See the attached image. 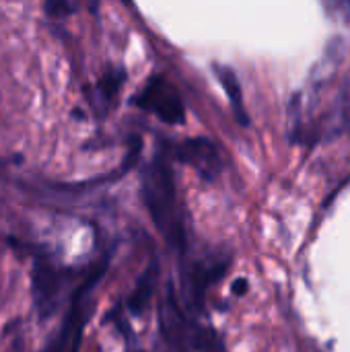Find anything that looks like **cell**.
Listing matches in <instances>:
<instances>
[{
  "mask_svg": "<svg viewBox=\"0 0 350 352\" xmlns=\"http://www.w3.org/2000/svg\"><path fill=\"white\" fill-rule=\"evenodd\" d=\"M142 200L165 243L177 252H186L188 235L184 223V208L177 198L171 165L161 155L155 157V161L146 165L142 173Z\"/></svg>",
  "mask_w": 350,
  "mask_h": 352,
  "instance_id": "1",
  "label": "cell"
},
{
  "mask_svg": "<svg viewBox=\"0 0 350 352\" xmlns=\"http://www.w3.org/2000/svg\"><path fill=\"white\" fill-rule=\"evenodd\" d=\"M159 340L161 352H227L221 336L184 307L171 285L159 305Z\"/></svg>",
  "mask_w": 350,
  "mask_h": 352,
  "instance_id": "2",
  "label": "cell"
},
{
  "mask_svg": "<svg viewBox=\"0 0 350 352\" xmlns=\"http://www.w3.org/2000/svg\"><path fill=\"white\" fill-rule=\"evenodd\" d=\"M134 103L153 116H157L161 122L171 126H182L186 122V107L184 101L173 87L171 80H167L163 74H153L146 85L136 95Z\"/></svg>",
  "mask_w": 350,
  "mask_h": 352,
  "instance_id": "3",
  "label": "cell"
},
{
  "mask_svg": "<svg viewBox=\"0 0 350 352\" xmlns=\"http://www.w3.org/2000/svg\"><path fill=\"white\" fill-rule=\"evenodd\" d=\"M66 280L68 274L58 268L47 256H35L31 270V295L41 320H50L56 314Z\"/></svg>",
  "mask_w": 350,
  "mask_h": 352,
  "instance_id": "4",
  "label": "cell"
},
{
  "mask_svg": "<svg viewBox=\"0 0 350 352\" xmlns=\"http://www.w3.org/2000/svg\"><path fill=\"white\" fill-rule=\"evenodd\" d=\"M105 272V264H99L95 268H91V272L87 274V278L76 287V291L72 293L70 299V309L64 318L62 328L58 330V334L50 340V344L39 352H68L72 346V340L78 332H83L87 314H85V305H87V297L91 293V289L97 285V280L103 276Z\"/></svg>",
  "mask_w": 350,
  "mask_h": 352,
  "instance_id": "5",
  "label": "cell"
},
{
  "mask_svg": "<svg viewBox=\"0 0 350 352\" xmlns=\"http://www.w3.org/2000/svg\"><path fill=\"white\" fill-rule=\"evenodd\" d=\"M227 270V262H219V258H202L188 264L182 272V303L190 314H198L204 305V297L212 283H217Z\"/></svg>",
  "mask_w": 350,
  "mask_h": 352,
  "instance_id": "6",
  "label": "cell"
},
{
  "mask_svg": "<svg viewBox=\"0 0 350 352\" xmlns=\"http://www.w3.org/2000/svg\"><path fill=\"white\" fill-rule=\"evenodd\" d=\"M175 155L182 163L190 165L206 182H215L223 171L219 148L208 138H188L179 142Z\"/></svg>",
  "mask_w": 350,
  "mask_h": 352,
  "instance_id": "7",
  "label": "cell"
},
{
  "mask_svg": "<svg viewBox=\"0 0 350 352\" xmlns=\"http://www.w3.org/2000/svg\"><path fill=\"white\" fill-rule=\"evenodd\" d=\"M124 80H126V72L120 70V68H109L95 85V91L91 95V105L97 113H105L113 101L118 99L122 87H124Z\"/></svg>",
  "mask_w": 350,
  "mask_h": 352,
  "instance_id": "8",
  "label": "cell"
},
{
  "mask_svg": "<svg viewBox=\"0 0 350 352\" xmlns=\"http://www.w3.org/2000/svg\"><path fill=\"white\" fill-rule=\"evenodd\" d=\"M212 70H215L217 78L221 80V85H223V89H225V93L229 97V103H231L235 120L241 126H250V118H248V111H245V105H243V95H241V87H239L237 74L229 66H223V64H215Z\"/></svg>",
  "mask_w": 350,
  "mask_h": 352,
  "instance_id": "9",
  "label": "cell"
},
{
  "mask_svg": "<svg viewBox=\"0 0 350 352\" xmlns=\"http://www.w3.org/2000/svg\"><path fill=\"white\" fill-rule=\"evenodd\" d=\"M157 270H159L157 262H153V264H149V268L138 278V283H136V287H134V291H132V295L128 299V309L132 314L140 316L146 309V305H149V301L153 297V291H155V283H157V274H159Z\"/></svg>",
  "mask_w": 350,
  "mask_h": 352,
  "instance_id": "10",
  "label": "cell"
},
{
  "mask_svg": "<svg viewBox=\"0 0 350 352\" xmlns=\"http://www.w3.org/2000/svg\"><path fill=\"white\" fill-rule=\"evenodd\" d=\"M78 8V0H43V10L50 19H66Z\"/></svg>",
  "mask_w": 350,
  "mask_h": 352,
  "instance_id": "11",
  "label": "cell"
},
{
  "mask_svg": "<svg viewBox=\"0 0 350 352\" xmlns=\"http://www.w3.org/2000/svg\"><path fill=\"white\" fill-rule=\"evenodd\" d=\"M328 12L334 19L350 21V0H326Z\"/></svg>",
  "mask_w": 350,
  "mask_h": 352,
  "instance_id": "12",
  "label": "cell"
},
{
  "mask_svg": "<svg viewBox=\"0 0 350 352\" xmlns=\"http://www.w3.org/2000/svg\"><path fill=\"white\" fill-rule=\"evenodd\" d=\"M245 291H248V280H245V278H239V280L233 285V293L241 297V295H245Z\"/></svg>",
  "mask_w": 350,
  "mask_h": 352,
  "instance_id": "13",
  "label": "cell"
},
{
  "mask_svg": "<svg viewBox=\"0 0 350 352\" xmlns=\"http://www.w3.org/2000/svg\"><path fill=\"white\" fill-rule=\"evenodd\" d=\"M80 336H83V332H78V334L74 336V340H72V346H70V351L68 352H78V349H80Z\"/></svg>",
  "mask_w": 350,
  "mask_h": 352,
  "instance_id": "14",
  "label": "cell"
},
{
  "mask_svg": "<svg viewBox=\"0 0 350 352\" xmlns=\"http://www.w3.org/2000/svg\"><path fill=\"white\" fill-rule=\"evenodd\" d=\"M136 352H142V351H136Z\"/></svg>",
  "mask_w": 350,
  "mask_h": 352,
  "instance_id": "15",
  "label": "cell"
}]
</instances>
